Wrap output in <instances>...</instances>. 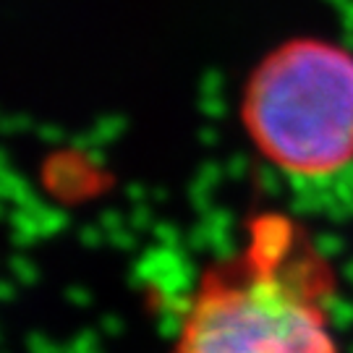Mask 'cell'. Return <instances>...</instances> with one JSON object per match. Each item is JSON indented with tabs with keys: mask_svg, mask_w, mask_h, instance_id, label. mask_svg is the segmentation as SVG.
Instances as JSON below:
<instances>
[{
	"mask_svg": "<svg viewBox=\"0 0 353 353\" xmlns=\"http://www.w3.org/2000/svg\"><path fill=\"white\" fill-rule=\"evenodd\" d=\"M256 154L293 178L353 165V52L325 37H288L259 58L239 102Z\"/></svg>",
	"mask_w": 353,
	"mask_h": 353,
	"instance_id": "7a4b0ae2",
	"label": "cell"
},
{
	"mask_svg": "<svg viewBox=\"0 0 353 353\" xmlns=\"http://www.w3.org/2000/svg\"><path fill=\"white\" fill-rule=\"evenodd\" d=\"M338 290V270L306 223L256 212L239 246L196 275L173 353H343Z\"/></svg>",
	"mask_w": 353,
	"mask_h": 353,
	"instance_id": "6da1fadb",
	"label": "cell"
}]
</instances>
